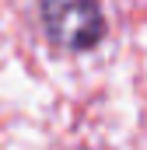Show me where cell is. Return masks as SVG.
I'll return each instance as SVG.
<instances>
[{
	"mask_svg": "<svg viewBox=\"0 0 147 150\" xmlns=\"http://www.w3.org/2000/svg\"><path fill=\"white\" fill-rule=\"evenodd\" d=\"M39 25L60 52H91L109 32L98 0H39Z\"/></svg>",
	"mask_w": 147,
	"mask_h": 150,
	"instance_id": "cell-1",
	"label": "cell"
}]
</instances>
